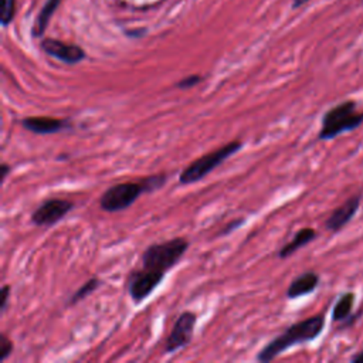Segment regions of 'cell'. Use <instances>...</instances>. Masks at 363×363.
<instances>
[{"instance_id":"7","label":"cell","mask_w":363,"mask_h":363,"mask_svg":"<svg viewBox=\"0 0 363 363\" xmlns=\"http://www.w3.org/2000/svg\"><path fill=\"white\" fill-rule=\"evenodd\" d=\"M197 322V315L192 311H185L176 319L172 331L164 342L163 353H175L179 349L186 348L193 338L194 326Z\"/></svg>"},{"instance_id":"11","label":"cell","mask_w":363,"mask_h":363,"mask_svg":"<svg viewBox=\"0 0 363 363\" xmlns=\"http://www.w3.org/2000/svg\"><path fill=\"white\" fill-rule=\"evenodd\" d=\"M42 49L51 57L65 62V64H78L85 58V51L74 44H67L54 39H46L42 42Z\"/></svg>"},{"instance_id":"5","label":"cell","mask_w":363,"mask_h":363,"mask_svg":"<svg viewBox=\"0 0 363 363\" xmlns=\"http://www.w3.org/2000/svg\"><path fill=\"white\" fill-rule=\"evenodd\" d=\"M243 148L242 141H232L219 149H214L201 158H197L193 160L189 167H186L180 176H179V183L180 185H192L201 182L206 176H209L216 168H219L220 164H223L230 156H233Z\"/></svg>"},{"instance_id":"19","label":"cell","mask_w":363,"mask_h":363,"mask_svg":"<svg viewBox=\"0 0 363 363\" xmlns=\"http://www.w3.org/2000/svg\"><path fill=\"white\" fill-rule=\"evenodd\" d=\"M203 81V77L202 76H189V77H185L182 80H179L175 87L179 88V90H190L196 85H199Z\"/></svg>"},{"instance_id":"14","label":"cell","mask_w":363,"mask_h":363,"mask_svg":"<svg viewBox=\"0 0 363 363\" xmlns=\"http://www.w3.org/2000/svg\"><path fill=\"white\" fill-rule=\"evenodd\" d=\"M356 301V295L353 292H345L337 300L332 310V321L334 322H346L352 315L353 305Z\"/></svg>"},{"instance_id":"21","label":"cell","mask_w":363,"mask_h":363,"mask_svg":"<svg viewBox=\"0 0 363 363\" xmlns=\"http://www.w3.org/2000/svg\"><path fill=\"white\" fill-rule=\"evenodd\" d=\"M10 285L5 284L0 289V295H2V303H0V314H5L9 307V298H10Z\"/></svg>"},{"instance_id":"22","label":"cell","mask_w":363,"mask_h":363,"mask_svg":"<svg viewBox=\"0 0 363 363\" xmlns=\"http://www.w3.org/2000/svg\"><path fill=\"white\" fill-rule=\"evenodd\" d=\"M10 172H12V167H10L9 163L0 164V182H5Z\"/></svg>"},{"instance_id":"9","label":"cell","mask_w":363,"mask_h":363,"mask_svg":"<svg viewBox=\"0 0 363 363\" xmlns=\"http://www.w3.org/2000/svg\"><path fill=\"white\" fill-rule=\"evenodd\" d=\"M22 128L36 135H56L73 129V122L54 117H26L19 121Z\"/></svg>"},{"instance_id":"3","label":"cell","mask_w":363,"mask_h":363,"mask_svg":"<svg viewBox=\"0 0 363 363\" xmlns=\"http://www.w3.org/2000/svg\"><path fill=\"white\" fill-rule=\"evenodd\" d=\"M363 124V111L357 110L353 100L344 101L332 108H329L323 117L321 129L318 132L319 141H331L337 137L357 129Z\"/></svg>"},{"instance_id":"1","label":"cell","mask_w":363,"mask_h":363,"mask_svg":"<svg viewBox=\"0 0 363 363\" xmlns=\"http://www.w3.org/2000/svg\"><path fill=\"white\" fill-rule=\"evenodd\" d=\"M323 326H325V316L322 314L310 316L300 322H295L289 325L281 335L276 337L264 346L257 353L255 360L261 363H269L295 345L312 342L322 334Z\"/></svg>"},{"instance_id":"13","label":"cell","mask_w":363,"mask_h":363,"mask_svg":"<svg viewBox=\"0 0 363 363\" xmlns=\"http://www.w3.org/2000/svg\"><path fill=\"white\" fill-rule=\"evenodd\" d=\"M316 236H318V233L311 227H304V228L298 230V232H296L295 236L292 237V240L280 248L278 258L285 260V258L291 257L292 254H295L296 251L301 250L303 247H305L310 243H312L316 239Z\"/></svg>"},{"instance_id":"2","label":"cell","mask_w":363,"mask_h":363,"mask_svg":"<svg viewBox=\"0 0 363 363\" xmlns=\"http://www.w3.org/2000/svg\"><path fill=\"white\" fill-rule=\"evenodd\" d=\"M167 174L151 175L140 180L121 182L108 187L100 197V208L107 213H118L129 209L144 193H153L168 182Z\"/></svg>"},{"instance_id":"15","label":"cell","mask_w":363,"mask_h":363,"mask_svg":"<svg viewBox=\"0 0 363 363\" xmlns=\"http://www.w3.org/2000/svg\"><path fill=\"white\" fill-rule=\"evenodd\" d=\"M60 2H61V0H49V2L46 3L43 10L40 12L35 26H33V36L40 37L43 35L47 24H49V22H50V19H51V16H53V13H54V10L58 8Z\"/></svg>"},{"instance_id":"17","label":"cell","mask_w":363,"mask_h":363,"mask_svg":"<svg viewBox=\"0 0 363 363\" xmlns=\"http://www.w3.org/2000/svg\"><path fill=\"white\" fill-rule=\"evenodd\" d=\"M16 0H2V10H0V20L3 26H8L15 16Z\"/></svg>"},{"instance_id":"20","label":"cell","mask_w":363,"mask_h":363,"mask_svg":"<svg viewBox=\"0 0 363 363\" xmlns=\"http://www.w3.org/2000/svg\"><path fill=\"white\" fill-rule=\"evenodd\" d=\"M244 223H246V219H244V217L235 219V220H232V221H228V223L223 227V230L219 233V236H228V235H232L233 232H236L237 228H240Z\"/></svg>"},{"instance_id":"8","label":"cell","mask_w":363,"mask_h":363,"mask_svg":"<svg viewBox=\"0 0 363 363\" xmlns=\"http://www.w3.org/2000/svg\"><path fill=\"white\" fill-rule=\"evenodd\" d=\"M76 205L65 199H47L35 212L31 213V223L37 227H51L61 221Z\"/></svg>"},{"instance_id":"18","label":"cell","mask_w":363,"mask_h":363,"mask_svg":"<svg viewBox=\"0 0 363 363\" xmlns=\"http://www.w3.org/2000/svg\"><path fill=\"white\" fill-rule=\"evenodd\" d=\"M13 342L5 334H0V362H5L13 353Z\"/></svg>"},{"instance_id":"6","label":"cell","mask_w":363,"mask_h":363,"mask_svg":"<svg viewBox=\"0 0 363 363\" xmlns=\"http://www.w3.org/2000/svg\"><path fill=\"white\" fill-rule=\"evenodd\" d=\"M167 273L155 271V270H134L126 278V289L128 294L135 304L144 303L146 298H149L151 294L162 284Z\"/></svg>"},{"instance_id":"12","label":"cell","mask_w":363,"mask_h":363,"mask_svg":"<svg viewBox=\"0 0 363 363\" xmlns=\"http://www.w3.org/2000/svg\"><path fill=\"white\" fill-rule=\"evenodd\" d=\"M319 281H321V278L316 273H314V271L303 273L301 276L294 278L292 282L289 284V287L287 289V298L295 300V298H300V296L312 294L318 288Z\"/></svg>"},{"instance_id":"4","label":"cell","mask_w":363,"mask_h":363,"mask_svg":"<svg viewBox=\"0 0 363 363\" xmlns=\"http://www.w3.org/2000/svg\"><path fill=\"white\" fill-rule=\"evenodd\" d=\"M189 246L190 243L185 237H175L172 240L151 244L142 253V267L167 273L178 266Z\"/></svg>"},{"instance_id":"23","label":"cell","mask_w":363,"mask_h":363,"mask_svg":"<svg viewBox=\"0 0 363 363\" xmlns=\"http://www.w3.org/2000/svg\"><path fill=\"white\" fill-rule=\"evenodd\" d=\"M351 362H352V363H363V351H360L359 353H355V355L351 357Z\"/></svg>"},{"instance_id":"16","label":"cell","mask_w":363,"mask_h":363,"mask_svg":"<svg viewBox=\"0 0 363 363\" xmlns=\"http://www.w3.org/2000/svg\"><path fill=\"white\" fill-rule=\"evenodd\" d=\"M101 285V281L100 278H96V277H92L90 278L88 281H85L73 295H71V298L69 300L67 303V307H73L81 301H84L87 296H90L92 292H95L98 288H100Z\"/></svg>"},{"instance_id":"10","label":"cell","mask_w":363,"mask_h":363,"mask_svg":"<svg viewBox=\"0 0 363 363\" xmlns=\"http://www.w3.org/2000/svg\"><path fill=\"white\" fill-rule=\"evenodd\" d=\"M362 193L353 194L352 197L341 205L339 208H337L329 217L325 220V228L328 232H332V233H338L341 230L352 221V219L355 217V214L357 213L360 203H362Z\"/></svg>"},{"instance_id":"24","label":"cell","mask_w":363,"mask_h":363,"mask_svg":"<svg viewBox=\"0 0 363 363\" xmlns=\"http://www.w3.org/2000/svg\"><path fill=\"white\" fill-rule=\"evenodd\" d=\"M307 2H310V0H294L292 6H294V8H301V6L305 5Z\"/></svg>"}]
</instances>
